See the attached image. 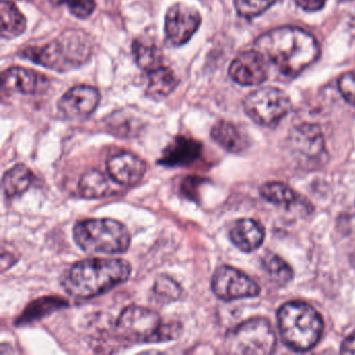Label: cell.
Masks as SVG:
<instances>
[{"mask_svg":"<svg viewBox=\"0 0 355 355\" xmlns=\"http://www.w3.org/2000/svg\"><path fill=\"white\" fill-rule=\"evenodd\" d=\"M255 49L286 76H298L320 57L319 45L313 36L290 26L261 35L255 41Z\"/></svg>","mask_w":355,"mask_h":355,"instance_id":"1","label":"cell"},{"mask_svg":"<svg viewBox=\"0 0 355 355\" xmlns=\"http://www.w3.org/2000/svg\"><path fill=\"white\" fill-rule=\"evenodd\" d=\"M130 274L132 266L125 259L94 257L74 263L63 286L76 298H94L125 282Z\"/></svg>","mask_w":355,"mask_h":355,"instance_id":"2","label":"cell"},{"mask_svg":"<svg viewBox=\"0 0 355 355\" xmlns=\"http://www.w3.org/2000/svg\"><path fill=\"white\" fill-rule=\"evenodd\" d=\"M92 55V43L82 31L68 30L42 46L26 47L20 57L57 72L78 69Z\"/></svg>","mask_w":355,"mask_h":355,"instance_id":"3","label":"cell"},{"mask_svg":"<svg viewBox=\"0 0 355 355\" xmlns=\"http://www.w3.org/2000/svg\"><path fill=\"white\" fill-rule=\"evenodd\" d=\"M282 343L291 350L305 352L319 343L323 320L311 305L302 301L284 303L277 313Z\"/></svg>","mask_w":355,"mask_h":355,"instance_id":"4","label":"cell"},{"mask_svg":"<svg viewBox=\"0 0 355 355\" xmlns=\"http://www.w3.org/2000/svg\"><path fill=\"white\" fill-rule=\"evenodd\" d=\"M73 239L85 252L92 254H121L130 248V232L121 222L107 218L78 222Z\"/></svg>","mask_w":355,"mask_h":355,"instance_id":"5","label":"cell"},{"mask_svg":"<svg viewBox=\"0 0 355 355\" xmlns=\"http://www.w3.org/2000/svg\"><path fill=\"white\" fill-rule=\"evenodd\" d=\"M276 346V336L268 320L252 318L226 336V348L234 354L268 355Z\"/></svg>","mask_w":355,"mask_h":355,"instance_id":"6","label":"cell"},{"mask_svg":"<svg viewBox=\"0 0 355 355\" xmlns=\"http://www.w3.org/2000/svg\"><path fill=\"white\" fill-rule=\"evenodd\" d=\"M164 325L157 311L148 307L130 305L116 322L118 336L132 343L164 342Z\"/></svg>","mask_w":355,"mask_h":355,"instance_id":"7","label":"cell"},{"mask_svg":"<svg viewBox=\"0 0 355 355\" xmlns=\"http://www.w3.org/2000/svg\"><path fill=\"white\" fill-rule=\"evenodd\" d=\"M245 113L255 123L272 126L282 121L290 113V98L288 95L273 87H265L250 93L243 103Z\"/></svg>","mask_w":355,"mask_h":355,"instance_id":"8","label":"cell"},{"mask_svg":"<svg viewBox=\"0 0 355 355\" xmlns=\"http://www.w3.org/2000/svg\"><path fill=\"white\" fill-rule=\"evenodd\" d=\"M214 294L224 301L253 298L261 293L259 284L236 268L221 266L211 278Z\"/></svg>","mask_w":355,"mask_h":355,"instance_id":"9","label":"cell"},{"mask_svg":"<svg viewBox=\"0 0 355 355\" xmlns=\"http://www.w3.org/2000/svg\"><path fill=\"white\" fill-rule=\"evenodd\" d=\"M200 24L201 16L196 9L184 3H174L166 13V40L171 46H182L194 36Z\"/></svg>","mask_w":355,"mask_h":355,"instance_id":"10","label":"cell"},{"mask_svg":"<svg viewBox=\"0 0 355 355\" xmlns=\"http://www.w3.org/2000/svg\"><path fill=\"white\" fill-rule=\"evenodd\" d=\"M101 103V93L94 87H73L58 101V111L67 120L88 118L94 113Z\"/></svg>","mask_w":355,"mask_h":355,"instance_id":"11","label":"cell"},{"mask_svg":"<svg viewBox=\"0 0 355 355\" xmlns=\"http://www.w3.org/2000/svg\"><path fill=\"white\" fill-rule=\"evenodd\" d=\"M228 73L241 86H257L267 80V62L257 51H244L232 62Z\"/></svg>","mask_w":355,"mask_h":355,"instance_id":"12","label":"cell"},{"mask_svg":"<svg viewBox=\"0 0 355 355\" xmlns=\"http://www.w3.org/2000/svg\"><path fill=\"white\" fill-rule=\"evenodd\" d=\"M49 86V78L28 68L11 67L1 74L3 93L7 91L24 95L44 94Z\"/></svg>","mask_w":355,"mask_h":355,"instance_id":"13","label":"cell"},{"mask_svg":"<svg viewBox=\"0 0 355 355\" xmlns=\"http://www.w3.org/2000/svg\"><path fill=\"white\" fill-rule=\"evenodd\" d=\"M294 155L304 161H315L325 153V141L319 126L305 123L297 126L288 137Z\"/></svg>","mask_w":355,"mask_h":355,"instance_id":"14","label":"cell"},{"mask_svg":"<svg viewBox=\"0 0 355 355\" xmlns=\"http://www.w3.org/2000/svg\"><path fill=\"white\" fill-rule=\"evenodd\" d=\"M107 174L114 182L121 186L138 184L147 171L146 163L130 153H120L107 159Z\"/></svg>","mask_w":355,"mask_h":355,"instance_id":"15","label":"cell"},{"mask_svg":"<svg viewBox=\"0 0 355 355\" xmlns=\"http://www.w3.org/2000/svg\"><path fill=\"white\" fill-rule=\"evenodd\" d=\"M202 145L195 139L176 137L164 150L157 163L167 167H184L194 163L201 155Z\"/></svg>","mask_w":355,"mask_h":355,"instance_id":"16","label":"cell"},{"mask_svg":"<svg viewBox=\"0 0 355 355\" xmlns=\"http://www.w3.org/2000/svg\"><path fill=\"white\" fill-rule=\"evenodd\" d=\"M230 239L232 244L243 252H252L263 244L265 230L255 220L245 218L234 224L230 232Z\"/></svg>","mask_w":355,"mask_h":355,"instance_id":"17","label":"cell"},{"mask_svg":"<svg viewBox=\"0 0 355 355\" xmlns=\"http://www.w3.org/2000/svg\"><path fill=\"white\" fill-rule=\"evenodd\" d=\"M211 139L228 153H240L248 146L246 135L232 122H217L211 130Z\"/></svg>","mask_w":355,"mask_h":355,"instance_id":"18","label":"cell"},{"mask_svg":"<svg viewBox=\"0 0 355 355\" xmlns=\"http://www.w3.org/2000/svg\"><path fill=\"white\" fill-rule=\"evenodd\" d=\"M146 95L153 101H162L169 96L176 88L180 80L169 68L162 67L149 72Z\"/></svg>","mask_w":355,"mask_h":355,"instance_id":"19","label":"cell"},{"mask_svg":"<svg viewBox=\"0 0 355 355\" xmlns=\"http://www.w3.org/2000/svg\"><path fill=\"white\" fill-rule=\"evenodd\" d=\"M111 176L98 170H90L83 174L78 182V192L83 198L99 199L113 193Z\"/></svg>","mask_w":355,"mask_h":355,"instance_id":"20","label":"cell"},{"mask_svg":"<svg viewBox=\"0 0 355 355\" xmlns=\"http://www.w3.org/2000/svg\"><path fill=\"white\" fill-rule=\"evenodd\" d=\"M34 174L24 164H18L6 172L3 178V190L9 199L21 196L30 188Z\"/></svg>","mask_w":355,"mask_h":355,"instance_id":"21","label":"cell"},{"mask_svg":"<svg viewBox=\"0 0 355 355\" xmlns=\"http://www.w3.org/2000/svg\"><path fill=\"white\" fill-rule=\"evenodd\" d=\"M0 16L3 39L17 38L26 32V17L10 0H3L0 3Z\"/></svg>","mask_w":355,"mask_h":355,"instance_id":"22","label":"cell"},{"mask_svg":"<svg viewBox=\"0 0 355 355\" xmlns=\"http://www.w3.org/2000/svg\"><path fill=\"white\" fill-rule=\"evenodd\" d=\"M132 55L135 61L140 69L151 72L162 67L163 55L161 49L153 43L145 42L143 40H135L132 42Z\"/></svg>","mask_w":355,"mask_h":355,"instance_id":"23","label":"cell"},{"mask_svg":"<svg viewBox=\"0 0 355 355\" xmlns=\"http://www.w3.org/2000/svg\"><path fill=\"white\" fill-rule=\"evenodd\" d=\"M263 199L279 207L293 205L296 201L297 195L292 188L284 182H272L263 184L259 189Z\"/></svg>","mask_w":355,"mask_h":355,"instance_id":"24","label":"cell"},{"mask_svg":"<svg viewBox=\"0 0 355 355\" xmlns=\"http://www.w3.org/2000/svg\"><path fill=\"white\" fill-rule=\"evenodd\" d=\"M66 306V302L61 299L58 298H42L35 301L26 311H24V315L18 320V324L28 323L33 320L41 319L45 315H49L53 311Z\"/></svg>","mask_w":355,"mask_h":355,"instance_id":"25","label":"cell"},{"mask_svg":"<svg viewBox=\"0 0 355 355\" xmlns=\"http://www.w3.org/2000/svg\"><path fill=\"white\" fill-rule=\"evenodd\" d=\"M263 269L271 276L272 279L279 284H288L293 279L292 268L279 255L269 253L263 259Z\"/></svg>","mask_w":355,"mask_h":355,"instance_id":"26","label":"cell"},{"mask_svg":"<svg viewBox=\"0 0 355 355\" xmlns=\"http://www.w3.org/2000/svg\"><path fill=\"white\" fill-rule=\"evenodd\" d=\"M153 294L159 300L169 303L182 297V288L169 276L161 275L155 280Z\"/></svg>","mask_w":355,"mask_h":355,"instance_id":"27","label":"cell"},{"mask_svg":"<svg viewBox=\"0 0 355 355\" xmlns=\"http://www.w3.org/2000/svg\"><path fill=\"white\" fill-rule=\"evenodd\" d=\"M277 0H234L236 13L246 19H253L265 13Z\"/></svg>","mask_w":355,"mask_h":355,"instance_id":"28","label":"cell"},{"mask_svg":"<svg viewBox=\"0 0 355 355\" xmlns=\"http://www.w3.org/2000/svg\"><path fill=\"white\" fill-rule=\"evenodd\" d=\"M55 6H67L72 15L78 19L90 17L96 7V0H51Z\"/></svg>","mask_w":355,"mask_h":355,"instance_id":"29","label":"cell"},{"mask_svg":"<svg viewBox=\"0 0 355 355\" xmlns=\"http://www.w3.org/2000/svg\"><path fill=\"white\" fill-rule=\"evenodd\" d=\"M338 86L345 101L355 105V74L346 73L340 76Z\"/></svg>","mask_w":355,"mask_h":355,"instance_id":"30","label":"cell"},{"mask_svg":"<svg viewBox=\"0 0 355 355\" xmlns=\"http://www.w3.org/2000/svg\"><path fill=\"white\" fill-rule=\"evenodd\" d=\"M327 0H295V3L301 9L307 12H315L323 9Z\"/></svg>","mask_w":355,"mask_h":355,"instance_id":"31","label":"cell"},{"mask_svg":"<svg viewBox=\"0 0 355 355\" xmlns=\"http://www.w3.org/2000/svg\"><path fill=\"white\" fill-rule=\"evenodd\" d=\"M343 354H355V331L346 336L340 347Z\"/></svg>","mask_w":355,"mask_h":355,"instance_id":"32","label":"cell"},{"mask_svg":"<svg viewBox=\"0 0 355 355\" xmlns=\"http://www.w3.org/2000/svg\"><path fill=\"white\" fill-rule=\"evenodd\" d=\"M352 263L353 266H355V252L352 254Z\"/></svg>","mask_w":355,"mask_h":355,"instance_id":"33","label":"cell"}]
</instances>
